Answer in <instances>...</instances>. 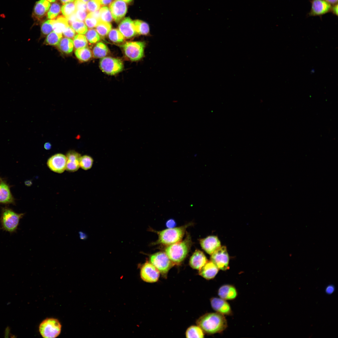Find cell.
Instances as JSON below:
<instances>
[{
	"label": "cell",
	"mask_w": 338,
	"mask_h": 338,
	"mask_svg": "<svg viewBox=\"0 0 338 338\" xmlns=\"http://www.w3.org/2000/svg\"><path fill=\"white\" fill-rule=\"evenodd\" d=\"M47 0L48 1H49V2L53 3V2H54L55 1H56V0Z\"/></svg>",
	"instance_id": "6f0895ef"
},
{
	"label": "cell",
	"mask_w": 338,
	"mask_h": 338,
	"mask_svg": "<svg viewBox=\"0 0 338 338\" xmlns=\"http://www.w3.org/2000/svg\"><path fill=\"white\" fill-rule=\"evenodd\" d=\"M61 10V6L59 3L57 2L52 3L48 11L47 18L51 19L55 18L60 13Z\"/></svg>",
	"instance_id": "836d02e7"
},
{
	"label": "cell",
	"mask_w": 338,
	"mask_h": 338,
	"mask_svg": "<svg viewBox=\"0 0 338 338\" xmlns=\"http://www.w3.org/2000/svg\"><path fill=\"white\" fill-rule=\"evenodd\" d=\"M87 11L82 10H77L75 14L77 20L79 21H83L85 20L87 15Z\"/></svg>",
	"instance_id": "7bdbcfd3"
},
{
	"label": "cell",
	"mask_w": 338,
	"mask_h": 338,
	"mask_svg": "<svg viewBox=\"0 0 338 338\" xmlns=\"http://www.w3.org/2000/svg\"><path fill=\"white\" fill-rule=\"evenodd\" d=\"M196 323L204 332L210 335L221 333L228 327L224 315L216 312L203 315L197 319Z\"/></svg>",
	"instance_id": "6da1fadb"
},
{
	"label": "cell",
	"mask_w": 338,
	"mask_h": 338,
	"mask_svg": "<svg viewBox=\"0 0 338 338\" xmlns=\"http://www.w3.org/2000/svg\"><path fill=\"white\" fill-rule=\"evenodd\" d=\"M66 156L67 162L65 170L70 172L77 171L80 167L79 161L81 155L74 150H70L67 153Z\"/></svg>",
	"instance_id": "e0dca14e"
},
{
	"label": "cell",
	"mask_w": 338,
	"mask_h": 338,
	"mask_svg": "<svg viewBox=\"0 0 338 338\" xmlns=\"http://www.w3.org/2000/svg\"><path fill=\"white\" fill-rule=\"evenodd\" d=\"M75 54L77 58L82 62L88 61L93 55L91 50L86 47L76 49Z\"/></svg>",
	"instance_id": "484cf974"
},
{
	"label": "cell",
	"mask_w": 338,
	"mask_h": 338,
	"mask_svg": "<svg viewBox=\"0 0 338 338\" xmlns=\"http://www.w3.org/2000/svg\"><path fill=\"white\" fill-rule=\"evenodd\" d=\"M211 255V261L219 269L224 271L229 268V257L225 246H221Z\"/></svg>",
	"instance_id": "9c48e42d"
},
{
	"label": "cell",
	"mask_w": 338,
	"mask_h": 338,
	"mask_svg": "<svg viewBox=\"0 0 338 338\" xmlns=\"http://www.w3.org/2000/svg\"><path fill=\"white\" fill-rule=\"evenodd\" d=\"M146 43L143 41L125 42L121 46L125 56L132 61L141 59L144 55Z\"/></svg>",
	"instance_id": "52a82bcc"
},
{
	"label": "cell",
	"mask_w": 338,
	"mask_h": 338,
	"mask_svg": "<svg viewBox=\"0 0 338 338\" xmlns=\"http://www.w3.org/2000/svg\"><path fill=\"white\" fill-rule=\"evenodd\" d=\"M0 204H15V199L11 192L10 186L2 179L0 182Z\"/></svg>",
	"instance_id": "ac0fdd59"
},
{
	"label": "cell",
	"mask_w": 338,
	"mask_h": 338,
	"mask_svg": "<svg viewBox=\"0 0 338 338\" xmlns=\"http://www.w3.org/2000/svg\"><path fill=\"white\" fill-rule=\"evenodd\" d=\"M66 162V156L61 153H57L48 159L47 164L51 171L55 173H61L65 170Z\"/></svg>",
	"instance_id": "8fae6325"
},
{
	"label": "cell",
	"mask_w": 338,
	"mask_h": 338,
	"mask_svg": "<svg viewBox=\"0 0 338 338\" xmlns=\"http://www.w3.org/2000/svg\"><path fill=\"white\" fill-rule=\"evenodd\" d=\"M2 179L0 177V182L2 180Z\"/></svg>",
	"instance_id": "680465c9"
},
{
	"label": "cell",
	"mask_w": 338,
	"mask_h": 338,
	"mask_svg": "<svg viewBox=\"0 0 338 338\" xmlns=\"http://www.w3.org/2000/svg\"><path fill=\"white\" fill-rule=\"evenodd\" d=\"M77 9L74 2H69L64 4L61 7V11L64 17L67 19L75 13Z\"/></svg>",
	"instance_id": "4dcf8cb0"
},
{
	"label": "cell",
	"mask_w": 338,
	"mask_h": 338,
	"mask_svg": "<svg viewBox=\"0 0 338 338\" xmlns=\"http://www.w3.org/2000/svg\"><path fill=\"white\" fill-rule=\"evenodd\" d=\"M69 24L75 32L79 34H84L88 30L87 27L83 21L77 20Z\"/></svg>",
	"instance_id": "d590c367"
},
{
	"label": "cell",
	"mask_w": 338,
	"mask_h": 338,
	"mask_svg": "<svg viewBox=\"0 0 338 338\" xmlns=\"http://www.w3.org/2000/svg\"><path fill=\"white\" fill-rule=\"evenodd\" d=\"M150 260L160 272L162 276L166 278L169 270L175 264L163 252H159L150 255Z\"/></svg>",
	"instance_id": "8992f818"
},
{
	"label": "cell",
	"mask_w": 338,
	"mask_h": 338,
	"mask_svg": "<svg viewBox=\"0 0 338 338\" xmlns=\"http://www.w3.org/2000/svg\"><path fill=\"white\" fill-rule=\"evenodd\" d=\"M136 31L137 34L147 35L150 33V27L148 23L143 21L136 20L133 21Z\"/></svg>",
	"instance_id": "83f0119b"
},
{
	"label": "cell",
	"mask_w": 338,
	"mask_h": 338,
	"mask_svg": "<svg viewBox=\"0 0 338 338\" xmlns=\"http://www.w3.org/2000/svg\"><path fill=\"white\" fill-rule=\"evenodd\" d=\"M77 10H82L87 11L86 3L79 0H76L74 1Z\"/></svg>",
	"instance_id": "ee69618b"
},
{
	"label": "cell",
	"mask_w": 338,
	"mask_h": 338,
	"mask_svg": "<svg viewBox=\"0 0 338 338\" xmlns=\"http://www.w3.org/2000/svg\"><path fill=\"white\" fill-rule=\"evenodd\" d=\"M87 12L93 13L100 9L101 4L98 0H90L86 4Z\"/></svg>",
	"instance_id": "ab89813d"
},
{
	"label": "cell",
	"mask_w": 338,
	"mask_h": 338,
	"mask_svg": "<svg viewBox=\"0 0 338 338\" xmlns=\"http://www.w3.org/2000/svg\"><path fill=\"white\" fill-rule=\"evenodd\" d=\"M101 5L106 6L110 5L113 0H98Z\"/></svg>",
	"instance_id": "bcb514c9"
},
{
	"label": "cell",
	"mask_w": 338,
	"mask_h": 338,
	"mask_svg": "<svg viewBox=\"0 0 338 338\" xmlns=\"http://www.w3.org/2000/svg\"><path fill=\"white\" fill-rule=\"evenodd\" d=\"M330 4L334 5L337 3L338 0H325Z\"/></svg>",
	"instance_id": "816d5d0a"
},
{
	"label": "cell",
	"mask_w": 338,
	"mask_h": 338,
	"mask_svg": "<svg viewBox=\"0 0 338 338\" xmlns=\"http://www.w3.org/2000/svg\"><path fill=\"white\" fill-rule=\"evenodd\" d=\"M160 272L151 263L146 261L142 266L140 270L141 277L146 282L152 283L157 282L159 278Z\"/></svg>",
	"instance_id": "30bf717a"
},
{
	"label": "cell",
	"mask_w": 338,
	"mask_h": 338,
	"mask_svg": "<svg viewBox=\"0 0 338 338\" xmlns=\"http://www.w3.org/2000/svg\"><path fill=\"white\" fill-rule=\"evenodd\" d=\"M32 182L30 180L26 181L25 182V185L28 186H30L32 184Z\"/></svg>",
	"instance_id": "db71d44e"
},
{
	"label": "cell",
	"mask_w": 338,
	"mask_h": 338,
	"mask_svg": "<svg viewBox=\"0 0 338 338\" xmlns=\"http://www.w3.org/2000/svg\"><path fill=\"white\" fill-rule=\"evenodd\" d=\"M80 0V1H82V2H83V3H87V2H88V1H89L90 0Z\"/></svg>",
	"instance_id": "9f6ffc18"
},
{
	"label": "cell",
	"mask_w": 338,
	"mask_h": 338,
	"mask_svg": "<svg viewBox=\"0 0 338 338\" xmlns=\"http://www.w3.org/2000/svg\"><path fill=\"white\" fill-rule=\"evenodd\" d=\"M51 5L47 0H40L37 2L34 6L32 17L35 20H40L47 14Z\"/></svg>",
	"instance_id": "d6986e66"
},
{
	"label": "cell",
	"mask_w": 338,
	"mask_h": 338,
	"mask_svg": "<svg viewBox=\"0 0 338 338\" xmlns=\"http://www.w3.org/2000/svg\"><path fill=\"white\" fill-rule=\"evenodd\" d=\"M57 46L61 52L69 54L72 52L74 47L73 40L72 39L64 37L61 38Z\"/></svg>",
	"instance_id": "d4e9b609"
},
{
	"label": "cell",
	"mask_w": 338,
	"mask_h": 338,
	"mask_svg": "<svg viewBox=\"0 0 338 338\" xmlns=\"http://www.w3.org/2000/svg\"><path fill=\"white\" fill-rule=\"evenodd\" d=\"M109 53L107 46L101 42L97 43L94 47L92 52L93 56L95 58H102L105 57Z\"/></svg>",
	"instance_id": "cb8c5ba5"
},
{
	"label": "cell",
	"mask_w": 338,
	"mask_h": 338,
	"mask_svg": "<svg viewBox=\"0 0 338 338\" xmlns=\"http://www.w3.org/2000/svg\"><path fill=\"white\" fill-rule=\"evenodd\" d=\"M334 290V288L332 285H329L327 286L326 289V292L327 293L330 294L332 293Z\"/></svg>",
	"instance_id": "c3c4849f"
},
{
	"label": "cell",
	"mask_w": 338,
	"mask_h": 338,
	"mask_svg": "<svg viewBox=\"0 0 338 338\" xmlns=\"http://www.w3.org/2000/svg\"><path fill=\"white\" fill-rule=\"evenodd\" d=\"M204 332L198 326L192 325L188 327L186 332L187 338H203Z\"/></svg>",
	"instance_id": "f1b7e54d"
},
{
	"label": "cell",
	"mask_w": 338,
	"mask_h": 338,
	"mask_svg": "<svg viewBox=\"0 0 338 338\" xmlns=\"http://www.w3.org/2000/svg\"><path fill=\"white\" fill-rule=\"evenodd\" d=\"M192 244L191 237L187 234L183 240L167 246L165 253L175 265H179L187 256Z\"/></svg>",
	"instance_id": "7a4b0ae2"
},
{
	"label": "cell",
	"mask_w": 338,
	"mask_h": 338,
	"mask_svg": "<svg viewBox=\"0 0 338 338\" xmlns=\"http://www.w3.org/2000/svg\"><path fill=\"white\" fill-rule=\"evenodd\" d=\"M200 243L202 249L207 253L211 255L220 247L221 243L218 237L209 236L200 240Z\"/></svg>",
	"instance_id": "5bb4252c"
},
{
	"label": "cell",
	"mask_w": 338,
	"mask_h": 338,
	"mask_svg": "<svg viewBox=\"0 0 338 338\" xmlns=\"http://www.w3.org/2000/svg\"><path fill=\"white\" fill-rule=\"evenodd\" d=\"M110 23L100 20L95 27V30L100 36H106L111 29Z\"/></svg>",
	"instance_id": "f546056e"
},
{
	"label": "cell",
	"mask_w": 338,
	"mask_h": 338,
	"mask_svg": "<svg viewBox=\"0 0 338 338\" xmlns=\"http://www.w3.org/2000/svg\"><path fill=\"white\" fill-rule=\"evenodd\" d=\"M53 30V26L51 23V19L48 20L43 22L41 26V31L44 35H47L51 32Z\"/></svg>",
	"instance_id": "60d3db41"
},
{
	"label": "cell",
	"mask_w": 338,
	"mask_h": 338,
	"mask_svg": "<svg viewBox=\"0 0 338 338\" xmlns=\"http://www.w3.org/2000/svg\"><path fill=\"white\" fill-rule=\"evenodd\" d=\"M100 20L101 21L110 23L113 21L111 12L107 6H103L99 10Z\"/></svg>",
	"instance_id": "e575fe53"
},
{
	"label": "cell",
	"mask_w": 338,
	"mask_h": 338,
	"mask_svg": "<svg viewBox=\"0 0 338 338\" xmlns=\"http://www.w3.org/2000/svg\"><path fill=\"white\" fill-rule=\"evenodd\" d=\"M44 147V148L47 150H49L50 149L51 147V145L50 143L49 142H47L45 143Z\"/></svg>",
	"instance_id": "f907efd6"
},
{
	"label": "cell",
	"mask_w": 338,
	"mask_h": 338,
	"mask_svg": "<svg viewBox=\"0 0 338 338\" xmlns=\"http://www.w3.org/2000/svg\"><path fill=\"white\" fill-rule=\"evenodd\" d=\"M207 261L203 252L196 250L190 257L189 264L192 268L199 270Z\"/></svg>",
	"instance_id": "7402d4cb"
},
{
	"label": "cell",
	"mask_w": 338,
	"mask_h": 338,
	"mask_svg": "<svg viewBox=\"0 0 338 338\" xmlns=\"http://www.w3.org/2000/svg\"><path fill=\"white\" fill-rule=\"evenodd\" d=\"M190 225L187 224L178 227L168 228L159 231H155L158 235V239L152 243V245L161 244L168 246L181 241L187 228Z\"/></svg>",
	"instance_id": "3957f363"
},
{
	"label": "cell",
	"mask_w": 338,
	"mask_h": 338,
	"mask_svg": "<svg viewBox=\"0 0 338 338\" xmlns=\"http://www.w3.org/2000/svg\"><path fill=\"white\" fill-rule=\"evenodd\" d=\"M75 0H59L60 2L64 4L69 2H74Z\"/></svg>",
	"instance_id": "f5cc1de1"
},
{
	"label": "cell",
	"mask_w": 338,
	"mask_h": 338,
	"mask_svg": "<svg viewBox=\"0 0 338 338\" xmlns=\"http://www.w3.org/2000/svg\"><path fill=\"white\" fill-rule=\"evenodd\" d=\"M94 160L90 156L84 155L81 156L79 161L80 167L84 170L90 169L92 167Z\"/></svg>",
	"instance_id": "8d00e7d4"
},
{
	"label": "cell",
	"mask_w": 338,
	"mask_h": 338,
	"mask_svg": "<svg viewBox=\"0 0 338 338\" xmlns=\"http://www.w3.org/2000/svg\"><path fill=\"white\" fill-rule=\"evenodd\" d=\"M85 36L87 41L91 44L97 43L100 39V37L96 30L92 28L88 30Z\"/></svg>",
	"instance_id": "f35d334b"
},
{
	"label": "cell",
	"mask_w": 338,
	"mask_h": 338,
	"mask_svg": "<svg viewBox=\"0 0 338 338\" xmlns=\"http://www.w3.org/2000/svg\"><path fill=\"white\" fill-rule=\"evenodd\" d=\"M62 34H59L54 31H52L47 36L45 43L48 45L57 46L62 38Z\"/></svg>",
	"instance_id": "1f68e13d"
},
{
	"label": "cell",
	"mask_w": 338,
	"mask_h": 338,
	"mask_svg": "<svg viewBox=\"0 0 338 338\" xmlns=\"http://www.w3.org/2000/svg\"><path fill=\"white\" fill-rule=\"evenodd\" d=\"M118 30L125 38H130L137 34L136 31L133 21L129 17H126L122 20L118 26Z\"/></svg>",
	"instance_id": "9a60e30c"
},
{
	"label": "cell",
	"mask_w": 338,
	"mask_h": 338,
	"mask_svg": "<svg viewBox=\"0 0 338 338\" xmlns=\"http://www.w3.org/2000/svg\"><path fill=\"white\" fill-rule=\"evenodd\" d=\"M24 214V213H17L8 207H2L0 218L2 228L10 233L16 232L20 219Z\"/></svg>",
	"instance_id": "277c9868"
},
{
	"label": "cell",
	"mask_w": 338,
	"mask_h": 338,
	"mask_svg": "<svg viewBox=\"0 0 338 338\" xmlns=\"http://www.w3.org/2000/svg\"><path fill=\"white\" fill-rule=\"evenodd\" d=\"M331 5L325 0H312L309 15L319 16L325 14L330 11Z\"/></svg>",
	"instance_id": "2e32d148"
},
{
	"label": "cell",
	"mask_w": 338,
	"mask_h": 338,
	"mask_svg": "<svg viewBox=\"0 0 338 338\" xmlns=\"http://www.w3.org/2000/svg\"><path fill=\"white\" fill-rule=\"evenodd\" d=\"M51 23L54 31L59 34H62L64 30L69 26L68 19L61 16L51 19Z\"/></svg>",
	"instance_id": "603a6c76"
},
{
	"label": "cell",
	"mask_w": 338,
	"mask_h": 338,
	"mask_svg": "<svg viewBox=\"0 0 338 338\" xmlns=\"http://www.w3.org/2000/svg\"><path fill=\"white\" fill-rule=\"evenodd\" d=\"M100 67L103 72L109 75H114L122 71L124 65L122 61L119 59L105 57L101 59Z\"/></svg>",
	"instance_id": "ba28073f"
},
{
	"label": "cell",
	"mask_w": 338,
	"mask_h": 338,
	"mask_svg": "<svg viewBox=\"0 0 338 338\" xmlns=\"http://www.w3.org/2000/svg\"><path fill=\"white\" fill-rule=\"evenodd\" d=\"M219 269L211 261H207L199 270V274L207 280L213 279L217 274Z\"/></svg>",
	"instance_id": "44dd1931"
},
{
	"label": "cell",
	"mask_w": 338,
	"mask_h": 338,
	"mask_svg": "<svg viewBox=\"0 0 338 338\" xmlns=\"http://www.w3.org/2000/svg\"><path fill=\"white\" fill-rule=\"evenodd\" d=\"M80 238L82 240H85L87 238L86 234L82 231H79V233Z\"/></svg>",
	"instance_id": "681fc988"
},
{
	"label": "cell",
	"mask_w": 338,
	"mask_h": 338,
	"mask_svg": "<svg viewBox=\"0 0 338 338\" xmlns=\"http://www.w3.org/2000/svg\"><path fill=\"white\" fill-rule=\"evenodd\" d=\"M100 20L99 11L98 10L88 14L84 22L87 27L92 29L95 28Z\"/></svg>",
	"instance_id": "4316f807"
},
{
	"label": "cell",
	"mask_w": 338,
	"mask_h": 338,
	"mask_svg": "<svg viewBox=\"0 0 338 338\" xmlns=\"http://www.w3.org/2000/svg\"><path fill=\"white\" fill-rule=\"evenodd\" d=\"M210 301L212 308L216 312L224 315H232L231 307L227 300L220 297H213Z\"/></svg>",
	"instance_id": "4fadbf2b"
},
{
	"label": "cell",
	"mask_w": 338,
	"mask_h": 338,
	"mask_svg": "<svg viewBox=\"0 0 338 338\" xmlns=\"http://www.w3.org/2000/svg\"><path fill=\"white\" fill-rule=\"evenodd\" d=\"M112 17L116 23H119L125 16L127 10L126 3L121 0L113 1L109 5Z\"/></svg>",
	"instance_id": "7c38bea8"
},
{
	"label": "cell",
	"mask_w": 338,
	"mask_h": 338,
	"mask_svg": "<svg viewBox=\"0 0 338 338\" xmlns=\"http://www.w3.org/2000/svg\"><path fill=\"white\" fill-rule=\"evenodd\" d=\"M218 293L220 298L228 300L235 299L238 296V293L234 286L230 284H225L219 287Z\"/></svg>",
	"instance_id": "ffe728a7"
},
{
	"label": "cell",
	"mask_w": 338,
	"mask_h": 338,
	"mask_svg": "<svg viewBox=\"0 0 338 338\" xmlns=\"http://www.w3.org/2000/svg\"><path fill=\"white\" fill-rule=\"evenodd\" d=\"M61 325L59 321L54 318H47L40 324L39 327V332L44 338H55L60 334Z\"/></svg>",
	"instance_id": "5b68a950"
},
{
	"label": "cell",
	"mask_w": 338,
	"mask_h": 338,
	"mask_svg": "<svg viewBox=\"0 0 338 338\" xmlns=\"http://www.w3.org/2000/svg\"><path fill=\"white\" fill-rule=\"evenodd\" d=\"M166 227L168 228H175L176 225L175 221L173 219L168 220L166 224Z\"/></svg>",
	"instance_id": "f6af8a7d"
},
{
	"label": "cell",
	"mask_w": 338,
	"mask_h": 338,
	"mask_svg": "<svg viewBox=\"0 0 338 338\" xmlns=\"http://www.w3.org/2000/svg\"><path fill=\"white\" fill-rule=\"evenodd\" d=\"M110 40L113 42L120 43L124 42L125 37L118 29H111L108 34Z\"/></svg>",
	"instance_id": "d6a6232c"
},
{
	"label": "cell",
	"mask_w": 338,
	"mask_h": 338,
	"mask_svg": "<svg viewBox=\"0 0 338 338\" xmlns=\"http://www.w3.org/2000/svg\"><path fill=\"white\" fill-rule=\"evenodd\" d=\"M331 6L330 11L335 15H338V4L337 3Z\"/></svg>",
	"instance_id": "7dc6e473"
},
{
	"label": "cell",
	"mask_w": 338,
	"mask_h": 338,
	"mask_svg": "<svg viewBox=\"0 0 338 338\" xmlns=\"http://www.w3.org/2000/svg\"><path fill=\"white\" fill-rule=\"evenodd\" d=\"M121 0L123 1H124V2H126V3H131L133 1V0Z\"/></svg>",
	"instance_id": "11a10c76"
},
{
	"label": "cell",
	"mask_w": 338,
	"mask_h": 338,
	"mask_svg": "<svg viewBox=\"0 0 338 338\" xmlns=\"http://www.w3.org/2000/svg\"><path fill=\"white\" fill-rule=\"evenodd\" d=\"M74 46L76 49L82 48L86 47L88 44V41L85 36L81 34H78L74 38Z\"/></svg>",
	"instance_id": "74e56055"
},
{
	"label": "cell",
	"mask_w": 338,
	"mask_h": 338,
	"mask_svg": "<svg viewBox=\"0 0 338 338\" xmlns=\"http://www.w3.org/2000/svg\"><path fill=\"white\" fill-rule=\"evenodd\" d=\"M62 33L65 37L71 39L74 38L75 36L76 32L69 26L64 30Z\"/></svg>",
	"instance_id": "b9f144b4"
}]
</instances>
